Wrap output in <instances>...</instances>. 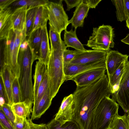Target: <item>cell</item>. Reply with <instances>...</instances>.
<instances>
[{
  "instance_id": "6da1fadb",
  "label": "cell",
  "mask_w": 129,
  "mask_h": 129,
  "mask_svg": "<svg viewBox=\"0 0 129 129\" xmlns=\"http://www.w3.org/2000/svg\"><path fill=\"white\" fill-rule=\"evenodd\" d=\"M73 95V120L81 129H95L94 119L96 108L104 98L112 95L108 76L105 74L88 86L77 87Z\"/></svg>"
},
{
  "instance_id": "7a4b0ae2",
  "label": "cell",
  "mask_w": 129,
  "mask_h": 129,
  "mask_svg": "<svg viewBox=\"0 0 129 129\" xmlns=\"http://www.w3.org/2000/svg\"><path fill=\"white\" fill-rule=\"evenodd\" d=\"M38 57L32 51L29 45L24 49H20L18 61L19 73L18 77L21 94V101L33 103L34 85L32 79L33 63Z\"/></svg>"
},
{
  "instance_id": "3957f363",
  "label": "cell",
  "mask_w": 129,
  "mask_h": 129,
  "mask_svg": "<svg viewBox=\"0 0 129 129\" xmlns=\"http://www.w3.org/2000/svg\"><path fill=\"white\" fill-rule=\"evenodd\" d=\"M64 51L51 50L50 58L47 65L51 95L53 99L65 81L63 58Z\"/></svg>"
},
{
  "instance_id": "277c9868",
  "label": "cell",
  "mask_w": 129,
  "mask_h": 129,
  "mask_svg": "<svg viewBox=\"0 0 129 129\" xmlns=\"http://www.w3.org/2000/svg\"><path fill=\"white\" fill-rule=\"evenodd\" d=\"M119 105L113 98L106 96L100 102L96 110L95 129H109L118 114Z\"/></svg>"
},
{
  "instance_id": "5b68a950",
  "label": "cell",
  "mask_w": 129,
  "mask_h": 129,
  "mask_svg": "<svg viewBox=\"0 0 129 129\" xmlns=\"http://www.w3.org/2000/svg\"><path fill=\"white\" fill-rule=\"evenodd\" d=\"M113 28L110 25H103L93 28L92 33L86 46L93 49L109 51L113 48Z\"/></svg>"
},
{
  "instance_id": "8992f818",
  "label": "cell",
  "mask_w": 129,
  "mask_h": 129,
  "mask_svg": "<svg viewBox=\"0 0 129 129\" xmlns=\"http://www.w3.org/2000/svg\"><path fill=\"white\" fill-rule=\"evenodd\" d=\"M62 1H49L46 5L48 10L50 27L60 34L63 30H66L70 24L68 16L63 7Z\"/></svg>"
},
{
  "instance_id": "52a82bcc",
  "label": "cell",
  "mask_w": 129,
  "mask_h": 129,
  "mask_svg": "<svg viewBox=\"0 0 129 129\" xmlns=\"http://www.w3.org/2000/svg\"><path fill=\"white\" fill-rule=\"evenodd\" d=\"M16 36V31L12 29L5 39L3 58L0 65L2 68L4 64H6L10 68L14 76L18 78L19 68L18 59L19 51L14 48Z\"/></svg>"
},
{
  "instance_id": "ba28073f",
  "label": "cell",
  "mask_w": 129,
  "mask_h": 129,
  "mask_svg": "<svg viewBox=\"0 0 129 129\" xmlns=\"http://www.w3.org/2000/svg\"><path fill=\"white\" fill-rule=\"evenodd\" d=\"M125 113L129 112V60L125 64L123 73L119 81L117 90L112 95Z\"/></svg>"
},
{
  "instance_id": "9c48e42d",
  "label": "cell",
  "mask_w": 129,
  "mask_h": 129,
  "mask_svg": "<svg viewBox=\"0 0 129 129\" xmlns=\"http://www.w3.org/2000/svg\"><path fill=\"white\" fill-rule=\"evenodd\" d=\"M108 51L94 49L80 51L69 64H92L105 61Z\"/></svg>"
},
{
  "instance_id": "30bf717a",
  "label": "cell",
  "mask_w": 129,
  "mask_h": 129,
  "mask_svg": "<svg viewBox=\"0 0 129 129\" xmlns=\"http://www.w3.org/2000/svg\"><path fill=\"white\" fill-rule=\"evenodd\" d=\"M106 68L93 69L77 75L70 79L77 87L88 86L93 83L105 74Z\"/></svg>"
},
{
  "instance_id": "8fae6325",
  "label": "cell",
  "mask_w": 129,
  "mask_h": 129,
  "mask_svg": "<svg viewBox=\"0 0 129 129\" xmlns=\"http://www.w3.org/2000/svg\"><path fill=\"white\" fill-rule=\"evenodd\" d=\"M74 100L73 94L64 97L54 119L62 122L73 120Z\"/></svg>"
},
{
  "instance_id": "7c38bea8",
  "label": "cell",
  "mask_w": 129,
  "mask_h": 129,
  "mask_svg": "<svg viewBox=\"0 0 129 129\" xmlns=\"http://www.w3.org/2000/svg\"><path fill=\"white\" fill-rule=\"evenodd\" d=\"M104 67H106L105 61L92 64H69L64 67L65 81L87 71Z\"/></svg>"
},
{
  "instance_id": "4fadbf2b",
  "label": "cell",
  "mask_w": 129,
  "mask_h": 129,
  "mask_svg": "<svg viewBox=\"0 0 129 129\" xmlns=\"http://www.w3.org/2000/svg\"><path fill=\"white\" fill-rule=\"evenodd\" d=\"M128 55L123 54L117 51H108L105 60L107 75H111L119 68L122 63L128 59Z\"/></svg>"
},
{
  "instance_id": "5bb4252c",
  "label": "cell",
  "mask_w": 129,
  "mask_h": 129,
  "mask_svg": "<svg viewBox=\"0 0 129 129\" xmlns=\"http://www.w3.org/2000/svg\"><path fill=\"white\" fill-rule=\"evenodd\" d=\"M0 78L2 82L5 94L7 99L8 104L11 106L13 104L12 96V86L15 77L11 69L4 64L1 69Z\"/></svg>"
},
{
  "instance_id": "9a60e30c",
  "label": "cell",
  "mask_w": 129,
  "mask_h": 129,
  "mask_svg": "<svg viewBox=\"0 0 129 129\" xmlns=\"http://www.w3.org/2000/svg\"><path fill=\"white\" fill-rule=\"evenodd\" d=\"M13 10L9 7L0 10V39L5 40L13 28L12 15Z\"/></svg>"
},
{
  "instance_id": "2e32d148",
  "label": "cell",
  "mask_w": 129,
  "mask_h": 129,
  "mask_svg": "<svg viewBox=\"0 0 129 129\" xmlns=\"http://www.w3.org/2000/svg\"><path fill=\"white\" fill-rule=\"evenodd\" d=\"M53 99L49 87L42 98L33 104L31 119L33 120L40 118L51 106Z\"/></svg>"
},
{
  "instance_id": "e0dca14e",
  "label": "cell",
  "mask_w": 129,
  "mask_h": 129,
  "mask_svg": "<svg viewBox=\"0 0 129 129\" xmlns=\"http://www.w3.org/2000/svg\"><path fill=\"white\" fill-rule=\"evenodd\" d=\"M28 9L27 7L22 6L16 8L13 10L12 19L13 29L14 30L25 33L26 15Z\"/></svg>"
},
{
  "instance_id": "ac0fdd59",
  "label": "cell",
  "mask_w": 129,
  "mask_h": 129,
  "mask_svg": "<svg viewBox=\"0 0 129 129\" xmlns=\"http://www.w3.org/2000/svg\"><path fill=\"white\" fill-rule=\"evenodd\" d=\"M90 8L88 6L82 1L76 7L73 15L70 20L69 24L76 29L78 27H82L84 19L88 15Z\"/></svg>"
},
{
  "instance_id": "d6986e66",
  "label": "cell",
  "mask_w": 129,
  "mask_h": 129,
  "mask_svg": "<svg viewBox=\"0 0 129 129\" xmlns=\"http://www.w3.org/2000/svg\"><path fill=\"white\" fill-rule=\"evenodd\" d=\"M50 54L51 49L46 25L43 28L42 41L38 59L47 65Z\"/></svg>"
},
{
  "instance_id": "ffe728a7",
  "label": "cell",
  "mask_w": 129,
  "mask_h": 129,
  "mask_svg": "<svg viewBox=\"0 0 129 129\" xmlns=\"http://www.w3.org/2000/svg\"><path fill=\"white\" fill-rule=\"evenodd\" d=\"M47 64L38 60L37 62L35 65V73L34 77V99L36 97L39 87L47 73Z\"/></svg>"
},
{
  "instance_id": "44dd1931",
  "label": "cell",
  "mask_w": 129,
  "mask_h": 129,
  "mask_svg": "<svg viewBox=\"0 0 129 129\" xmlns=\"http://www.w3.org/2000/svg\"><path fill=\"white\" fill-rule=\"evenodd\" d=\"M63 41L67 47H72L75 50L81 51L86 50L77 37L76 29L74 30L72 29L69 31L65 30Z\"/></svg>"
},
{
  "instance_id": "7402d4cb",
  "label": "cell",
  "mask_w": 129,
  "mask_h": 129,
  "mask_svg": "<svg viewBox=\"0 0 129 129\" xmlns=\"http://www.w3.org/2000/svg\"><path fill=\"white\" fill-rule=\"evenodd\" d=\"M42 32L43 28H39L31 33L27 39L30 47L38 58L42 41Z\"/></svg>"
},
{
  "instance_id": "603a6c76",
  "label": "cell",
  "mask_w": 129,
  "mask_h": 129,
  "mask_svg": "<svg viewBox=\"0 0 129 129\" xmlns=\"http://www.w3.org/2000/svg\"><path fill=\"white\" fill-rule=\"evenodd\" d=\"M33 104L23 101L13 104L11 106V108L15 115L28 119L32 112Z\"/></svg>"
},
{
  "instance_id": "cb8c5ba5",
  "label": "cell",
  "mask_w": 129,
  "mask_h": 129,
  "mask_svg": "<svg viewBox=\"0 0 129 129\" xmlns=\"http://www.w3.org/2000/svg\"><path fill=\"white\" fill-rule=\"evenodd\" d=\"M48 20V12L46 6H42L38 7L31 33L39 28H43L46 26Z\"/></svg>"
},
{
  "instance_id": "d4e9b609",
  "label": "cell",
  "mask_w": 129,
  "mask_h": 129,
  "mask_svg": "<svg viewBox=\"0 0 129 129\" xmlns=\"http://www.w3.org/2000/svg\"><path fill=\"white\" fill-rule=\"evenodd\" d=\"M60 34L50 27L49 35L51 43V50H64L67 49V47L62 40Z\"/></svg>"
},
{
  "instance_id": "484cf974",
  "label": "cell",
  "mask_w": 129,
  "mask_h": 129,
  "mask_svg": "<svg viewBox=\"0 0 129 129\" xmlns=\"http://www.w3.org/2000/svg\"><path fill=\"white\" fill-rule=\"evenodd\" d=\"M48 129H81L74 120L62 122L54 118L46 124Z\"/></svg>"
},
{
  "instance_id": "4316f807",
  "label": "cell",
  "mask_w": 129,
  "mask_h": 129,
  "mask_svg": "<svg viewBox=\"0 0 129 129\" xmlns=\"http://www.w3.org/2000/svg\"><path fill=\"white\" fill-rule=\"evenodd\" d=\"M49 1L47 0H16L10 7L13 10L22 6H26L28 9L42 6H46Z\"/></svg>"
},
{
  "instance_id": "83f0119b",
  "label": "cell",
  "mask_w": 129,
  "mask_h": 129,
  "mask_svg": "<svg viewBox=\"0 0 129 129\" xmlns=\"http://www.w3.org/2000/svg\"><path fill=\"white\" fill-rule=\"evenodd\" d=\"M128 60V59H127L123 61L113 74L111 75L108 77L111 92L113 87L119 83L123 73L126 63Z\"/></svg>"
},
{
  "instance_id": "f1b7e54d",
  "label": "cell",
  "mask_w": 129,
  "mask_h": 129,
  "mask_svg": "<svg viewBox=\"0 0 129 129\" xmlns=\"http://www.w3.org/2000/svg\"><path fill=\"white\" fill-rule=\"evenodd\" d=\"M38 7L30 8L27 10L25 30V35L26 37H28L31 33Z\"/></svg>"
},
{
  "instance_id": "f546056e",
  "label": "cell",
  "mask_w": 129,
  "mask_h": 129,
  "mask_svg": "<svg viewBox=\"0 0 129 129\" xmlns=\"http://www.w3.org/2000/svg\"><path fill=\"white\" fill-rule=\"evenodd\" d=\"M127 114L122 116L117 114L114 118L109 129H129Z\"/></svg>"
},
{
  "instance_id": "4dcf8cb0",
  "label": "cell",
  "mask_w": 129,
  "mask_h": 129,
  "mask_svg": "<svg viewBox=\"0 0 129 129\" xmlns=\"http://www.w3.org/2000/svg\"><path fill=\"white\" fill-rule=\"evenodd\" d=\"M49 87V79L47 73L39 85L36 97L34 100L33 104L42 98Z\"/></svg>"
},
{
  "instance_id": "1f68e13d",
  "label": "cell",
  "mask_w": 129,
  "mask_h": 129,
  "mask_svg": "<svg viewBox=\"0 0 129 129\" xmlns=\"http://www.w3.org/2000/svg\"><path fill=\"white\" fill-rule=\"evenodd\" d=\"M12 96L13 104L21 102V91L18 78L17 77H15L13 81L12 86Z\"/></svg>"
},
{
  "instance_id": "d6a6232c",
  "label": "cell",
  "mask_w": 129,
  "mask_h": 129,
  "mask_svg": "<svg viewBox=\"0 0 129 129\" xmlns=\"http://www.w3.org/2000/svg\"><path fill=\"white\" fill-rule=\"evenodd\" d=\"M112 1L113 2L116 8V13L117 20L120 22L126 20L124 0Z\"/></svg>"
},
{
  "instance_id": "836d02e7",
  "label": "cell",
  "mask_w": 129,
  "mask_h": 129,
  "mask_svg": "<svg viewBox=\"0 0 129 129\" xmlns=\"http://www.w3.org/2000/svg\"><path fill=\"white\" fill-rule=\"evenodd\" d=\"M80 51L67 49L64 50L63 54L64 67L69 65Z\"/></svg>"
},
{
  "instance_id": "e575fe53",
  "label": "cell",
  "mask_w": 129,
  "mask_h": 129,
  "mask_svg": "<svg viewBox=\"0 0 129 129\" xmlns=\"http://www.w3.org/2000/svg\"><path fill=\"white\" fill-rule=\"evenodd\" d=\"M0 110L2 111L14 126L15 117L12 111L11 106L7 104L4 103L0 106Z\"/></svg>"
},
{
  "instance_id": "d590c367",
  "label": "cell",
  "mask_w": 129,
  "mask_h": 129,
  "mask_svg": "<svg viewBox=\"0 0 129 129\" xmlns=\"http://www.w3.org/2000/svg\"><path fill=\"white\" fill-rule=\"evenodd\" d=\"M0 122L8 129H14V125L7 118L2 111L0 110Z\"/></svg>"
},
{
  "instance_id": "8d00e7d4",
  "label": "cell",
  "mask_w": 129,
  "mask_h": 129,
  "mask_svg": "<svg viewBox=\"0 0 129 129\" xmlns=\"http://www.w3.org/2000/svg\"><path fill=\"white\" fill-rule=\"evenodd\" d=\"M15 116V118L14 125V129H24L26 120L27 118L16 115Z\"/></svg>"
},
{
  "instance_id": "74e56055",
  "label": "cell",
  "mask_w": 129,
  "mask_h": 129,
  "mask_svg": "<svg viewBox=\"0 0 129 129\" xmlns=\"http://www.w3.org/2000/svg\"><path fill=\"white\" fill-rule=\"evenodd\" d=\"M42 124H37L34 123L30 118H27L26 120L24 129H39Z\"/></svg>"
},
{
  "instance_id": "f35d334b",
  "label": "cell",
  "mask_w": 129,
  "mask_h": 129,
  "mask_svg": "<svg viewBox=\"0 0 129 129\" xmlns=\"http://www.w3.org/2000/svg\"><path fill=\"white\" fill-rule=\"evenodd\" d=\"M64 1L67 6V10L69 11L70 9L73 8L77 7L81 2L82 0H65Z\"/></svg>"
},
{
  "instance_id": "ab89813d",
  "label": "cell",
  "mask_w": 129,
  "mask_h": 129,
  "mask_svg": "<svg viewBox=\"0 0 129 129\" xmlns=\"http://www.w3.org/2000/svg\"><path fill=\"white\" fill-rule=\"evenodd\" d=\"M16 0H0V10H2L7 8Z\"/></svg>"
},
{
  "instance_id": "60d3db41",
  "label": "cell",
  "mask_w": 129,
  "mask_h": 129,
  "mask_svg": "<svg viewBox=\"0 0 129 129\" xmlns=\"http://www.w3.org/2000/svg\"><path fill=\"white\" fill-rule=\"evenodd\" d=\"M101 1V0H82V2L87 4L90 8L92 9H95Z\"/></svg>"
},
{
  "instance_id": "b9f144b4",
  "label": "cell",
  "mask_w": 129,
  "mask_h": 129,
  "mask_svg": "<svg viewBox=\"0 0 129 129\" xmlns=\"http://www.w3.org/2000/svg\"><path fill=\"white\" fill-rule=\"evenodd\" d=\"M126 20L129 17V0H124Z\"/></svg>"
},
{
  "instance_id": "7bdbcfd3",
  "label": "cell",
  "mask_w": 129,
  "mask_h": 129,
  "mask_svg": "<svg viewBox=\"0 0 129 129\" xmlns=\"http://www.w3.org/2000/svg\"><path fill=\"white\" fill-rule=\"evenodd\" d=\"M121 41L125 44L129 45V34L124 38L121 40Z\"/></svg>"
},
{
  "instance_id": "ee69618b",
  "label": "cell",
  "mask_w": 129,
  "mask_h": 129,
  "mask_svg": "<svg viewBox=\"0 0 129 129\" xmlns=\"http://www.w3.org/2000/svg\"><path fill=\"white\" fill-rule=\"evenodd\" d=\"M39 129H48L46 124H42L41 126L40 127Z\"/></svg>"
},
{
  "instance_id": "f6af8a7d",
  "label": "cell",
  "mask_w": 129,
  "mask_h": 129,
  "mask_svg": "<svg viewBox=\"0 0 129 129\" xmlns=\"http://www.w3.org/2000/svg\"><path fill=\"white\" fill-rule=\"evenodd\" d=\"M0 129H8L0 122Z\"/></svg>"
},
{
  "instance_id": "bcb514c9",
  "label": "cell",
  "mask_w": 129,
  "mask_h": 129,
  "mask_svg": "<svg viewBox=\"0 0 129 129\" xmlns=\"http://www.w3.org/2000/svg\"><path fill=\"white\" fill-rule=\"evenodd\" d=\"M126 26L129 29V17L126 20Z\"/></svg>"
},
{
  "instance_id": "7dc6e473",
  "label": "cell",
  "mask_w": 129,
  "mask_h": 129,
  "mask_svg": "<svg viewBox=\"0 0 129 129\" xmlns=\"http://www.w3.org/2000/svg\"><path fill=\"white\" fill-rule=\"evenodd\" d=\"M127 119L129 125V112L127 113Z\"/></svg>"
}]
</instances>
